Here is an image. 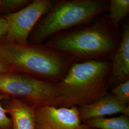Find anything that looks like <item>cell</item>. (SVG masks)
I'll return each mask as SVG.
<instances>
[{
    "mask_svg": "<svg viewBox=\"0 0 129 129\" xmlns=\"http://www.w3.org/2000/svg\"><path fill=\"white\" fill-rule=\"evenodd\" d=\"M121 34L108 14L91 23L58 33L46 44L67 55L73 62L109 59L120 45Z\"/></svg>",
    "mask_w": 129,
    "mask_h": 129,
    "instance_id": "obj_1",
    "label": "cell"
},
{
    "mask_svg": "<svg viewBox=\"0 0 129 129\" xmlns=\"http://www.w3.org/2000/svg\"><path fill=\"white\" fill-rule=\"evenodd\" d=\"M1 40L0 60L13 72L57 84L73 62L64 53L46 44H18Z\"/></svg>",
    "mask_w": 129,
    "mask_h": 129,
    "instance_id": "obj_2",
    "label": "cell"
},
{
    "mask_svg": "<svg viewBox=\"0 0 129 129\" xmlns=\"http://www.w3.org/2000/svg\"><path fill=\"white\" fill-rule=\"evenodd\" d=\"M111 60L73 62L57 83L62 101L60 107L82 106L93 103L108 93Z\"/></svg>",
    "mask_w": 129,
    "mask_h": 129,
    "instance_id": "obj_3",
    "label": "cell"
},
{
    "mask_svg": "<svg viewBox=\"0 0 129 129\" xmlns=\"http://www.w3.org/2000/svg\"><path fill=\"white\" fill-rule=\"evenodd\" d=\"M107 0H57L33 29L28 43L41 44L55 35L91 23L108 11Z\"/></svg>",
    "mask_w": 129,
    "mask_h": 129,
    "instance_id": "obj_4",
    "label": "cell"
},
{
    "mask_svg": "<svg viewBox=\"0 0 129 129\" xmlns=\"http://www.w3.org/2000/svg\"><path fill=\"white\" fill-rule=\"evenodd\" d=\"M0 92L35 108L60 107L62 101L57 84L15 72L0 75Z\"/></svg>",
    "mask_w": 129,
    "mask_h": 129,
    "instance_id": "obj_5",
    "label": "cell"
},
{
    "mask_svg": "<svg viewBox=\"0 0 129 129\" xmlns=\"http://www.w3.org/2000/svg\"><path fill=\"white\" fill-rule=\"evenodd\" d=\"M53 0H33L18 11L4 15L7 32L3 39L14 43L26 44L33 29L53 6Z\"/></svg>",
    "mask_w": 129,
    "mask_h": 129,
    "instance_id": "obj_6",
    "label": "cell"
},
{
    "mask_svg": "<svg viewBox=\"0 0 129 129\" xmlns=\"http://www.w3.org/2000/svg\"><path fill=\"white\" fill-rule=\"evenodd\" d=\"M36 129H80L78 107L45 106L35 109Z\"/></svg>",
    "mask_w": 129,
    "mask_h": 129,
    "instance_id": "obj_7",
    "label": "cell"
},
{
    "mask_svg": "<svg viewBox=\"0 0 129 129\" xmlns=\"http://www.w3.org/2000/svg\"><path fill=\"white\" fill-rule=\"evenodd\" d=\"M111 71L109 80L110 88L129 80V24L122 29L120 45L109 58Z\"/></svg>",
    "mask_w": 129,
    "mask_h": 129,
    "instance_id": "obj_8",
    "label": "cell"
},
{
    "mask_svg": "<svg viewBox=\"0 0 129 129\" xmlns=\"http://www.w3.org/2000/svg\"><path fill=\"white\" fill-rule=\"evenodd\" d=\"M80 119L87 120L120 113L129 116V106L121 104L111 92L90 104L78 107Z\"/></svg>",
    "mask_w": 129,
    "mask_h": 129,
    "instance_id": "obj_9",
    "label": "cell"
},
{
    "mask_svg": "<svg viewBox=\"0 0 129 129\" xmlns=\"http://www.w3.org/2000/svg\"><path fill=\"white\" fill-rule=\"evenodd\" d=\"M2 104L12 121V129H36V108L13 98Z\"/></svg>",
    "mask_w": 129,
    "mask_h": 129,
    "instance_id": "obj_10",
    "label": "cell"
},
{
    "mask_svg": "<svg viewBox=\"0 0 129 129\" xmlns=\"http://www.w3.org/2000/svg\"><path fill=\"white\" fill-rule=\"evenodd\" d=\"M82 123L98 129H129V116L125 114L112 118H97Z\"/></svg>",
    "mask_w": 129,
    "mask_h": 129,
    "instance_id": "obj_11",
    "label": "cell"
},
{
    "mask_svg": "<svg viewBox=\"0 0 129 129\" xmlns=\"http://www.w3.org/2000/svg\"><path fill=\"white\" fill-rule=\"evenodd\" d=\"M109 14L108 16L111 21L119 27L120 23L128 15L129 0L109 1Z\"/></svg>",
    "mask_w": 129,
    "mask_h": 129,
    "instance_id": "obj_12",
    "label": "cell"
},
{
    "mask_svg": "<svg viewBox=\"0 0 129 129\" xmlns=\"http://www.w3.org/2000/svg\"><path fill=\"white\" fill-rule=\"evenodd\" d=\"M110 92L121 104L129 106V80L112 88Z\"/></svg>",
    "mask_w": 129,
    "mask_h": 129,
    "instance_id": "obj_13",
    "label": "cell"
},
{
    "mask_svg": "<svg viewBox=\"0 0 129 129\" xmlns=\"http://www.w3.org/2000/svg\"><path fill=\"white\" fill-rule=\"evenodd\" d=\"M29 0H0V11L10 12L23 8L30 2Z\"/></svg>",
    "mask_w": 129,
    "mask_h": 129,
    "instance_id": "obj_14",
    "label": "cell"
},
{
    "mask_svg": "<svg viewBox=\"0 0 129 129\" xmlns=\"http://www.w3.org/2000/svg\"><path fill=\"white\" fill-rule=\"evenodd\" d=\"M10 98L0 92V129H12V121L2 104L4 101Z\"/></svg>",
    "mask_w": 129,
    "mask_h": 129,
    "instance_id": "obj_15",
    "label": "cell"
},
{
    "mask_svg": "<svg viewBox=\"0 0 129 129\" xmlns=\"http://www.w3.org/2000/svg\"><path fill=\"white\" fill-rule=\"evenodd\" d=\"M7 25L3 16H0V39L5 37L7 32Z\"/></svg>",
    "mask_w": 129,
    "mask_h": 129,
    "instance_id": "obj_16",
    "label": "cell"
},
{
    "mask_svg": "<svg viewBox=\"0 0 129 129\" xmlns=\"http://www.w3.org/2000/svg\"><path fill=\"white\" fill-rule=\"evenodd\" d=\"M13 72L11 69L5 62L0 60V75Z\"/></svg>",
    "mask_w": 129,
    "mask_h": 129,
    "instance_id": "obj_17",
    "label": "cell"
},
{
    "mask_svg": "<svg viewBox=\"0 0 129 129\" xmlns=\"http://www.w3.org/2000/svg\"><path fill=\"white\" fill-rule=\"evenodd\" d=\"M80 129H98L95 128H93L92 127H90L89 126H88L87 125L84 124V123H82L81 126L80 127Z\"/></svg>",
    "mask_w": 129,
    "mask_h": 129,
    "instance_id": "obj_18",
    "label": "cell"
}]
</instances>
